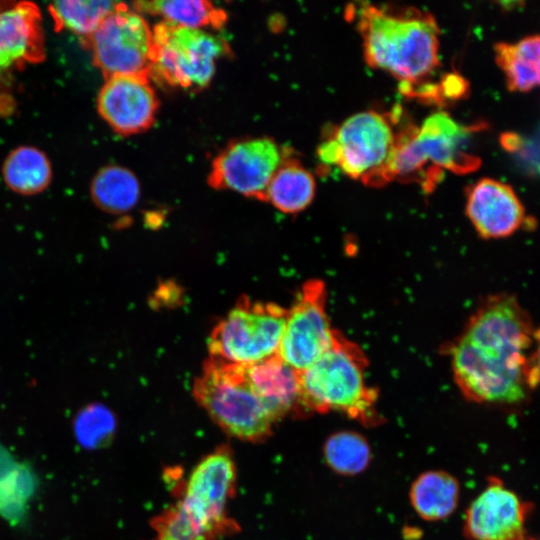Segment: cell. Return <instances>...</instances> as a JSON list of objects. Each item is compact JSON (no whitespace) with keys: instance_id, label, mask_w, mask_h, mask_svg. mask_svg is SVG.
Segmentation results:
<instances>
[{"instance_id":"obj_1","label":"cell","mask_w":540,"mask_h":540,"mask_svg":"<svg viewBox=\"0 0 540 540\" xmlns=\"http://www.w3.org/2000/svg\"><path fill=\"white\" fill-rule=\"evenodd\" d=\"M535 329L529 313L507 293L487 297L450 348L453 376L476 403L515 404L527 398V351Z\"/></svg>"},{"instance_id":"obj_2","label":"cell","mask_w":540,"mask_h":540,"mask_svg":"<svg viewBox=\"0 0 540 540\" xmlns=\"http://www.w3.org/2000/svg\"><path fill=\"white\" fill-rule=\"evenodd\" d=\"M362 37L368 65L398 81L407 95L424 85L439 65V28L434 17L413 7L361 2L347 8Z\"/></svg>"},{"instance_id":"obj_3","label":"cell","mask_w":540,"mask_h":540,"mask_svg":"<svg viewBox=\"0 0 540 540\" xmlns=\"http://www.w3.org/2000/svg\"><path fill=\"white\" fill-rule=\"evenodd\" d=\"M362 349L334 329L331 346L299 374L300 412L342 413L364 425L377 424L378 392L367 384Z\"/></svg>"},{"instance_id":"obj_4","label":"cell","mask_w":540,"mask_h":540,"mask_svg":"<svg viewBox=\"0 0 540 540\" xmlns=\"http://www.w3.org/2000/svg\"><path fill=\"white\" fill-rule=\"evenodd\" d=\"M478 127L462 125L441 111L426 117L420 126L398 130L387 182H415L428 192L444 170L456 174L475 171L481 160L470 152L469 139Z\"/></svg>"},{"instance_id":"obj_5","label":"cell","mask_w":540,"mask_h":540,"mask_svg":"<svg viewBox=\"0 0 540 540\" xmlns=\"http://www.w3.org/2000/svg\"><path fill=\"white\" fill-rule=\"evenodd\" d=\"M235 478V464L226 449L204 457L190 474L182 498L160 518L155 540L215 538L224 528Z\"/></svg>"},{"instance_id":"obj_6","label":"cell","mask_w":540,"mask_h":540,"mask_svg":"<svg viewBox=\"0 0 540 540\" xmlns=\"http://www.w3.org/2000/svg\"><path fill=\"white\" fill-rule=\"evenodd\" d=\"M193 395L222 430L242 440L264 439L277 422L250 384L245 365L209 357Z\"/></svg>"},{"instance_id":"obj_7","label":"cell","mask_w":540,"mask_h":540,"mask_svg":"<svg viewBox=\"0 0 540 540\" xmlns=\"http://www.w3.org/2000/svg\"><path fill=\"white\" fill-rule=\"evenodd\" d=\"M394 119L372 110L351 115L319 145V159L366 185L388 183L398 132Z\"/></svg>"},{"instance_id":"obj_8","label":"cell","mask_w":540,"mask_h":540,"mask_svg":"<svg viewBox=\"0 0 540 540\" xmlns=\"http://www.w3.org/2000/svg\"><path fill=\"white\" fill-rule=\"evenodd\" d=\"M287 310L241 297L211 332L210 357L248 365L278 354Z\"/></svg>"},{"instance_id":"obj_9","label":"cell","mask_w":540,"mask_h":540,"mask_svg":"<svg viewBox=\"0 0 540 540\" xmlns=\"http://www.w3.org/2000/svg\"><path fill=\"white\" fill-rule=\"evenodd\" d=\"M228 47L206 30L160 22L153 27L150 75L184 89H201L212 80L218 59Z\"/></svg>"},{"instance_id":"obj_10","label":"cell","mask_w":540,"mask_h":540,"mask_svg":"<svg viewBox=\"0 0 540 540\" xmlns=\"http://www.w3.org/2000/svg\"><path fill=\"white\" fill-rule=\"evenodd\" d=\"M86 42L95 65L106 78L121 75L150 77L153 28L135 9L121 3Z\"/></svg>"},{"instance_id":"obj_11","label":"cell","mask_w":540,"mask_h":540,"mask_svg":"<svg viewBox=\"0 0 540 540\" xmlns=\"http://www.w3.org/2000/svg\"><path fill=\"white\" fill-rule=\"evenodd\" d=\"M327 290L319 279L306 281L287 310L279 357L297 372L312 365L332 344L326 311Z\"/></svg>"},{"instance_id":"obj_12","label":"cell","mask_w":540,"mask_h":540,"mask_svg":"<svg viewBox=\"0 0 540 540\" xmlns=\"http://www.w3.org/2000/svg\"><path fill=\"white\" fill-rule=\"evenodd\" d=\"M283 159V152L271 138L238 140L214 159L208 182L216 189L265 200L268 184Z\"/></svg>"},{"instance_id":"obj_13","label":"cell","mask_w":540,"mask_h":540,"mask_svg":"<svg viewBox=\"0 0 540 540\" xmlns=\"http://www.w3.org/2000/svg\"><path fill=\"white\" fill-rule=\"evenodd\" d=\"M530 505L496 477L468 507L463 524L470 540H522Z\"/></svg>"},{"instance_id":"obj_14","label":"cell","mask_w":540,"mask_h":540,"mask_svg":"<svg viewBox=\"0 0 540 540\" xmlns=\"http://www.w3.org/2000/svg\"><path fill=\"white\" fill-rule=\"evenodd\" d=\"M158 107L157 94L146 75L106 78L97 97L100 116L116 133L125 136L149 129Z\"/></svg>"},{"instance_id":"obj_15","label":"cell","mask_w":540,"mask_h":540,"mask_svg":"<svg viewBox=\"0 0 540 540\" xmlns=\"http://www.w3.org/2000/svg\"><path fill=\"white\" fill-rule=\"evenodd\" d=\"M465 212L483 239L504 238L523 225H534L513 188L492 178H481L468 188Z\"/></svg>"},{"instance_id":"obj_16","label":"cell","mask_w":540,"mask_h":540,"mask_svg":"<svg viewBox=\"0 0 540 540\" xmlns=\"http://www.w3.org/2000/svg\"><path fill=\"white\" fill-rule=\"evenodd\" d=\"M45 58L39 8L32 2H14L0 11V73Z\"/></svg>"},{"instance_id":"obj_17","label":"cell","mask_w":540,"mask_h":540,"mask_svg":"<svg viewBox=\"0 0 540 540\" xmlns=\"http://www.w3.org/2000/svg\"><path fill=\"white\" fill-rule=\"evenodd\" d=\"M245 370L253 389L277 421L290 412H300L299 374L278 354L245 365Z\"/></svg>"},{"instance_id":"obj_18","label":"cell","mask_w":540,"mask_h":540,"mask_svg":"<svg viewBox=\"0 0 540 540\" xmlns=\"http://www.w3.org/2000/svg\"><path fill=\"white\" fill-rule=\"evenodd\" d=\"M460 485L450 473L429 470L419 474L409 489V501L423 520L435 522L449 517L458 505Z\"/></svg>"},{"instance_id":"obj_19","label":"cell","mask_w":540,"mask_h":540,"mask_svg":"<svg viewBox=\"0 0 540 540\" xmlns=\"http://www.w3.org/2000/svg\"><path fill=\"white\" fill-rule=\"evenodd\" d=\"M494 52L509 91L527 92L540 86V34L515 43L498 42Z\"/></svg>"},{"instance_id":"obj_20","label":"cell","mask_w":540,"mask_h":540,"mask_svg":"<svg viewBox=\"0 0 540 540\" xmlns=\"http://www.w3.org/2000/svg\"><path fill=\"white\" fill-rule=\"evenodd\" d=\"M316 183L309 170L294 159H284L270 180L265 201L281 212L294 214L312 202Z\"/></svg>"},{"instance_id":"obj_21","label":"cell","mask_w":540,"mask_h":540,"mask_svg":"<svg viewBox=\"0 0 540 540\" xmlns=\"http://www.w3.org/2000/svg\"><path fill=\"white\" fill-rule=\"evenodd\" d=\"M140 183L129 169L109 165L100 169L91 181L90 195L98 208L110 214L132 210L140 198Z\"/></svg>"},{"instance_id":"obj_22","label":"cell","mask_w":540,"mask_h":540,"mask_svg":"<svg viewBox=\"0 0 540 540\" xmlns=\"http://www.w3.org/2000/svg\"><path fill=\"white\" fill-rule=\"evenodd\" d=\"M2 174L15 193L35 195L44 191L52 179V167L46 154L32 146H19L6 157Z\"/></svg>"},{"instance_id":"obj_23","label":"cell","mask_w":540,"mask_h":540,"mask_svg":"<svg viewBox=\"0 0 540 540\" xmlns=\"http://www.w3.org/2000/svg\"><path fill=\"white\" fill-rule=\"evenodd\" d=\"M136 11L161 16L164 22L175 26L205 30L224 24L225 12L204 0L141 1Z\"/></svg>"},{"instance_id":"obj_24","label":"cell","mask_w":540,"mask_h":540,"mask_svg":"<svg viewBox=\"0 0 540 540\" xmlns=\"http://www.w3.org/2000/svg\"><path fill=\"white\" fill-rule=\"evenodd\" d=\"M120 5L107 0H64L51 3L48 10L57 31L67 30L87 40Z\"/></svg>"},{"instance_id":"obj_25","label":"cell","mask_w":540,"mask_h":540,"mask_svg":"<svg viewBox=\"0 0 540 540\" xmlns=\"http://www.w3.org/2000/svg\"><path fill=\"white\" fill-rule=\"evenodd\" d=\"M323 456L332 471L344 476H353L368 467L371 461V448L363 435L345 430L333 433L326 439Z\"/></svg>"},{"instance_id":"obj_26","label":"cell","mask_w":540,"mask_h":540,"mask_svg":"<svg viewBox=\"0 0 540 540\" xmlns=\"http://www.w3.org/2000/svg\"><path fill=\"white\" fill-rule=\"evenodd\" d=\"M73 429L82 446L99 447L111 438L115 417L104 405L93 403L79 410L73 421Z\"/></svg>"},{"instance_id":"obj_27","label":"cell","mask_w":540,"mask_h":540,"mask_svg":"<svg viewBox=\"0 0 540 540\" xmlns=\"http://www.w3.org/2000/svg\"><path fill=\"white\" fill-rule=\"evenodd\" d=\"M500 144L529 173L540 176V123L529 135L516 132L502 133Z\"/></svg>"},{"instance_id":"obj_28","label":"cell","mask_w":540,"mask_h":540,"mask_svg":"<svg viewBox=\"0 0 540 540\" xmlns=\"http://www.w3.org/2000/svg\"><path fill=\"white\" fill-rule=\"evenodd\" d=\"M440 95L448 99H458L462 98L467 90L468 84L465 79L456 74L451 73L446 75V77L439 84Z\"/></svg>"},{"instance_id":"obj_29","label":"cell","mask_w":540,"mask_h":540,"mask_svg":"<svg viewBox=\"0 0 540 540\" xmlns=\"http://www.w3.org/2000/svg\"><path fill=\"white\" fill-rule=\"evenodd\" d=\"M534 341L536 349L529 354L527 365V382L530 389L540 384V328L535 329Z\"/></svg>"},{"instance_id":"obj_30","label":"cell","mask_w":540,"mask_h":540,"mask_svg":"<svg viewBox=\"0 0 540 540\" xmlns=\"http://www.w3.org/2000/svg\"><path fill=\"white\" fill-rule=\"evenodd\" d=\"M14 2H8V1H0V11L9 7L10 5H12Z\"/></svg>"},{"instance_id":"obj_31","label":"cell","mask_w":540,"mask_h":540,"mask_svg":"<svg viewBox=\"0 0 540 540\" xmlns=\"http://www.w3.org/2000/svg\"><path fill=\"white\" fill-rule=\"evenodd\" d=\"M522 540H539V539H535V538L525 536Z\"/></svg>"}]
</instances>
